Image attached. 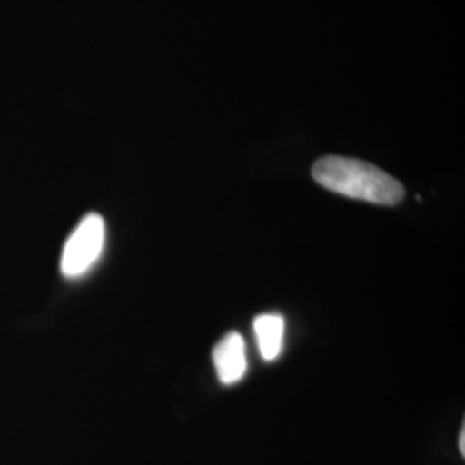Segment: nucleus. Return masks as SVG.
Here are the masks:
<instances>
[{"mask_svg":"<svg viewBox=\"0 0 465 465\" xmlns=\"http://www.w3.org/2000/svg\"><path fill=\"white\" fill-rule=\"evenodd\" d=\"M219 381L232 386L242 381L247 374V345L240 332H228L213 351Z\"/></svg>","mask_w":465,"mask_h":465,"instance_id":"7ed1b4c3","label":"nucleus"},{"mask_svg":"<svg viewBox=\"0 0 465 465\" xmlns=\"http://www.w3.org/2000/svg\"><path fill=\"white\" fill-rule=\"evenodd\" d=\"M105 243V223L100 214L84 216L67 238L61 257V271L66 278H80L99 261Z\"/></svg>","mask_w":465,"mask_h":465,"instance_id":"f03ea898","label":"nucleus"},{"mask_svg":"<svg viewBox=\"0 0 465 465\" xmlns=\"http://www.w3.org/2000/svg\"><path fill=\"white\" fill-rule=\"evenodd\" d=\"M459 449H460V453L465 455V426H462L460 436H459Z\"/></svg>","mask_w":465,"mask_h":465,"instance_id":"39448f33","label":"nucleus"},{"mask_svg":"<svg viewBox=\"0 0 465 465\" xmlns=\"http://www.w3.org/2000/svg\"><path fill=\"white\" fill-rule=\"evenodd\" d=\"M259 351L266 362L276 361L282 351L284 319L280 314H261L253 319Z\"/></svg>","mask_w":465,"mask_h":465,"instance_id":"20e7f679","label":"nucleus"},{"mask_svg":"<svg viewBox=\"0 0 465 465\" xmlns=\"http://www.w3.org/2000/svg\"><path fill=\"white\" fill-rule=\"evenodd\" d=\"M317 183L338 195L364 200L380 205H397L405 197V190L388 173L359 159L328 155L312 167Z\"/></svg>","mask_w":465,"mask_h":465,"instance_id":"f257e3e1","label":"nucleus"}]
</instances>
